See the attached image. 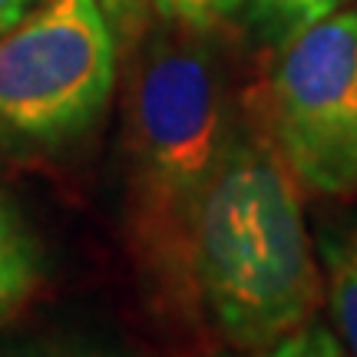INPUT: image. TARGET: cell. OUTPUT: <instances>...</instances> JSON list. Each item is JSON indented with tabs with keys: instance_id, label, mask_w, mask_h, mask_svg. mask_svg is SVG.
I'll use <instances>...</instances> for the list:
<instances>
[{
	"instance_id": "obj_1",
	"label": "cell",
	"mask_w": 357,
	"mask_h": 357,
	"mask_svg": "<svg viewBox=\"0 0 357 357\" xmlns=\"http://www.w3.org/2000/svg\"><path fill=\"white\" fill-rule=\"evenodd\" d=\"M189 298L238 351H261L294 334L324 301L298 182L261 119L235 123L195 208Z\"/></svg>"
},
{
	"instance_id": "obj_2",
	"label": "cell",
	"mask_w": 357,
	"mask_h": 357,
	"mask_svg": "<svg viewBox=\"0 0 357 357\" xmlns=\"http://www.w3.org/2000/svg\"><path fill=\"white\" fill-rule=\"evenodd\" d=\"M231 129L215 53L185 30L155 37L129 89L132 225L149 271L176 294H189L192 222Z\"/></svg>"
},
{
	"instance_id": "obj_3",
	"label": "cell",
	"mask_w": 357,
	"mask_h": 357,
	"mask_svg": "<svg viewBox=\"0 0 357 357\" xmlns=\"http://www.w3.org/2000/svg\"><path fill=\"white\" fill-rule=\"evenodd\" d=\"M116 83L100 0H47L0 37V146L53 149L86 132Z\"/></svg>"
},
{
	"instance_id": "obj_4",
	"label": "cell",
	"mask_w": 357,
	"mask_h": 357,
	"mask_svg": "<svg viewBox=\"0 0 357 357\" xmlns=\"http://www.w3.org/2000/svg\"><path fill=\"white\" fill-rule=\"evenodd\" d=\"M265 132L298 185L314 195L357 189V10L324 17L275 47Z\"/></svg>"
},
{
	"instance_id": "obj_5",
	"label": "cell",
	"mask_w": 357,
	"mask_h": 357,
	"mask_svg": "<svg viewBox=\"0 0 357 357\" xmlns=\"http://www.w3.org/2000/svg\"><path fill=\"white\" fill-rule=\"evenodd\" d=\"M37 245L17 208L0 195V324L26 305V298L37 288Z\"/></svg>"
},
{
	"instance_id": "obj_6",
	"label": "cell",
	"mask_w": 357,
	"mask_h": 357,
	"mask_svg": "<svg viewBox=\"0 0 357 357\" xmlns=\"http://www.w3.org/2000/svg\"><path fill=\"white\" fill-rule=\"evenodd\" d=\"M321 258L328 271V301H331L334 331L341 347L357 357V225L337 229L321 238Z\"/></svg>"
},
{
	"instance_id": "obj_7",
	"label": "cell",
	"mask_w": 357,
	"mask_h": 357,
	"mask_svg": "<svg viewBox=\"0 0 357 357\" xmlns=\"http://www.w3.org/2000/svg\"><path fill=\"white\" fill-rule=\"evenodd\" d=\"M347 3L351 0H245V10H248V26L265 43L278 47L298 30L344 10Z\"/></svg>"
},
{
	"instance_id": "obj_8",
	"label": "cell",
	"mask_w": 357,
	"mask_h": 357,
	"mask_svg": "<svg viewBox=\"0 0 357 357\" xmlns=\"http://www.w3.org/2000/svg\"><path fill=\"white\" fill-rule=\"evenodd\" d=\"M142 3H149V10L172 30L212 37L242 10L245 0H142Z\"/></svg>"
},
{
	"instance_id": "obj_9",
	"label": "cell",
	"mask_w": 357,
	"mask_h": 357,
	"mask_svg": "<svg viewBox=\"0 0 357 357\" xmlns=\"http://www.w3.org/2000/svg\"><path fill=\"white\" fill-rule=\"evenodd\" d=\"M248 357H344V351H341L337 334H331L318 321H307L305 328H298L294 334L261 347V351H252Z\"/></svg>"
},
{
	"instance_id": "obj_10",
	"label": "cell",
	"mask_w": 357,
	"mask_h": 357,
	"mask_svg": "<svg viewBox=\"0 0 357 357\" xmlns=\"http://www.w3.org/2000/svg\"><path fill=\"white\" fill-rule=\"evenodd\" d=\"M100 3H102V13H106L109 26H113V33H119L123 40H132L139 33L142 10H146L142 0H100Z\"/></svg>"
},
{
	"instance_id": "obj_11",
	"label": "cell",
	"mask_w": 357,
	"mask_h": 357,
	"mask_svg": "<svg viewBox=\"0 0 357 357\" xmlns=\"http://www.w3.org/2000/svg\"><path fill=\"white\" fill-rule=\"evenodd\" d=\"M33 7V0H0V37L10 33Z\"/></svg>"
}]
</instances>
